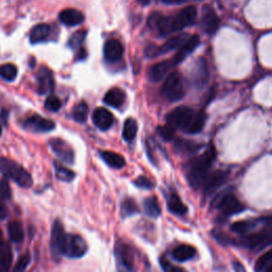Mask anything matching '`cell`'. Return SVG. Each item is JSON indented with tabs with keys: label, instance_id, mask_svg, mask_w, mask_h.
I'll list each match as a JSON object with an SVG mask.
<instances>
[{
	"label": "cell",
	"instance_id": "f35d334b",
	"mask_svg": "<svg viewBox=\"0 0 272 272\" xmlns=\"http://www.w3.org/2000/svg\"><path fill=\"white\" fill-rule=\"evenodd\" d=\"M160 265L164 272H187L184 268L172 265L165 256H162L160 259Z\"/></svg>",
	"mask_w": 272,
	"mask_h": 272
},
{
	"label": "cell",
	"instance_id": "8fae6325",
	"mask_svg": "<svg viewBox=\"0 0 272 272\" xmlns=\"http://www.w3.org/2000/svg\"><path fill=\"white\" fill-rule=\"evenodd\" d=\"M49 146L52 149L54 154L65 164H73L74 162V152L72 147L61 139H51L49 140Z\"/></svg>",
	"mask_w": 272,
	"mask_h": 272
},
{
	"label": "cell",
	"instance_id": "8d00e7d4",
	"mask_svg": "<svg viewBox=\"0 0 272 272\" xmlns=\"http://www.w3.org/2000/svg\"><path fill=\"white\" fill-rule=\"evenodd\" d=\"M272 263V249L268 250L256 261L254 269L256 272H263Z\"/></svg>",
	"mask_w": 272,
	"mask_h": 272
},
{
	"label": "cell",
	"instance_id": "bcb514c9",
	"mask_svg": "<svg viewBox=\"0 0 272 272\" xmlns=\"http://www.w3.org/2000/svg\"><path fill=\"white\" fill-rule=\"evenodd\" d=\"M163 3L168 4V5H176V4H182L187 2V0H162Z\"/></svg>",
	"mask_w": 272,
	"mask_h": 272
},
{
	"label": "cell",
	"instance_id": "5bb4252c",
	"mask_svg": "<svg viewBox=\"0 0 272 272\" xmlns=\"http://www.w3.org/2000/svg\"><path fill=\"white\" fill-rule=\"evenodd\" d=\"M37 81V92L40 94H46L52 92L54 88V78L52 71L46 67L43 66L36 73Z\"/></svg>",
	"mask_w": 272,
	"mask_h": 272
},
{
	"label": "cell",
	"instance_id": "9a60e30c",
	"mask_svg": "<svg viewBox=\"0 0 272 272\" xmlns=\"http://www.w3.org/2000/svg\"><path fill=\"white\" fill-rule=\"evenodd\" d=\"M104 59L110 63H116L124 54V46L120 41L116 38H111L104 44L103 48Z\"/></svg>",
	"mask_w": 272,
	"mask_h": 272
},
{
	"label": "cell",
	"instance_id": "4fadbf2b",
	"mask_svg": "<svg viewBox=\"0 0 272 272\" xmlns=\"http://www.w3.org/2000/svg\"><path fill=\"white\" fill-rule=\"evenodd\" d=\"M197 8L195 6H187L181 10L176 16H173L176 31H179V30H182L193 24L196 18H197Z\"/></svg>",
	"mask_w": 272,
	"mask_h": 272
},
{
	"label": "cell",
	"instance_id": "f546056e",
	"mask_svg": "<svg viewBox=\"0 0 272 272\" xmlns=\"http://www.w3.org/2000/svg\"><path fill=\"white\" fill-rule=\"evenodd\" d=\"M145 213L152 218H158L161 216L162 208L159 203V200L156 197H149L144 201Z\"/></svg>",
	"mask_w": 272,
	"mask_h": 272
},
{
	"label": "cell",
	"instance_id": "f1b7e54d",
	"mask_svg": "<svg viewBox=\"0 0 272 272\" xmlns=\"http://www.w3.org/2000/svg\"><path fill=\"white\" fill-rule=\"evenodd\" d=\"M8 232L10 235V238L14 243H22L25 237V232L23 224L17 221V220H13L8 224Z\"/></svg>",
	"mask_w": 272,
	"mask_h": 272
},
{
	"label": "cell",
	"instance_id": "7c38bea8",
	"mask_svg": "<svg viewBox=\"0 0 272 272\" xmlns=\"http://www.w3.org/2000/svg\"><path fill=\"white\" fill-rule=\"evenodd\" d=\"M24 127L31 132L46 133L53 130L55 128V124L50 119L41 117L40 115H33L25 120Z\"/></svg>",
	"mask_w": 272,
	"mask_h": 272
},
{
	"label": "cell",
	"instance_id": "44dd1931",
	"mask_svg": "<svg viewBox=\"0 0 272 272\" xmlns=\"http://www.w3.org/2000/svg\"><path fill=\"white\" fill-rule=\"evenodd\" d=\"M220 24L216 12L211 8H205L202 15V27L206 33H214Z\"/></svg>",
	"mask_w": 272,
	"mask_h": 272
},
{
	"label": "cell",
	"instance_id": "e0dca14e",
	"mask_svg": "<svg viewBox=\"0 0 272 272\" xmlns=\"http://www.w3.org/2000/svg\"><path fill=\"white\" fill-rule=\"evenodd\" d=\"M173 63L171 60L167 61H161L154 65H152L149 69V78L153 82H160L163 79L169 75V71L172 68Z\"/></svg>",
	"mask_w": 272,
	"mask_h": 272
},
{
	"label": "cell",
	"instance_id": "ffe728a7",
	"mask_svg": "<svg viewBox=\"0 0 272 272\" xmlns=\"http://www.w3.org/2000/svg\"><path fill=\"white\" fill-rule=\"evenodd\" d=\"M59 18L64 25L72 27L82 24L85 20V16L81 11L77 9H66L60 13Z\"/></svg>",
	"mask_w": 272,
	"mask_h": 272
},
{
	"label": "cell",
	"instance_id": "cb8c5ba5",
	"mask_svg": "<svg viewBox=\"0 0 272 272\" xmlns=\"http://www.w3.org/2000/svg\"><path fill=\"white\" fill-rule=\"evenodd\" d=\"M196 254H197V250L190 245H180L172 250L173 260L180 263H184L192 260Z\"/></svg>",
	"mask_w": 272,
	"mask_h": 272
},
{
	"label": "cell",
	"instance_id": "ba28073f",
	"mask_svg": "<svg viewBox=\"0 0 272 272\" xmlns=\"http://www.w3.org/2000/svg\"><path fill=\"white\" fill-rule=\"evenodd\" d=\"M87 244L84 238L77 234H66L64 245H63V255L69 259H80L87 252Z\"/></svg>",
	"mask_w": 272,
	"mask_h": 272
},
{
	"label": "cell",
	"instance_id": "d6986e66",
	"mask_svg": "<svg viewBox=\"0 0 272 272\" xmlns=\"http://www.w3.org/2000/svg\"><path fill=\"white\" fill-rule=\"evenodd\" d=\"M93 122L97 128L102 131H107L113 126L114 117L109 110L98 108L93 113Z\"/></svg>",
	"mask_w": 272,
	"mask_h": 272
},
{
	"label": "cell",
	"instance_id": "e575fe53",
	"mask_svg": "<svg viewBox=\"0 0 272 272\" xmlns=\"http://www.w3.org/2000/svg\"><path fill=\"white\" fill-rule=\"evenodd\" d=\"M139 211H140V208L138 206V203L135 202V200H133L131 198H127L126 200L123 201V203H122V216H123V218L133 216L135 214H138Z\"/></svg>",
	"mask_w": 272,
	"mask_h": 272
},
{
	"label": "cell",
	"instance_id": "ab89813d",
	"mask_svg": "<svg viewBox=\"0 0 272 272\" xmlns=\"http://www.w3.org/2000/svg\"><path fill=\"white\" fill-rule=\"evenodd\" d=\"M30 262H31V255H30L29 252H27L17 261V264L15 265L13 269V272H25Z\"/></svg>",
	"mask_w": 272,
	"mask_h": 272
},
{
	"label": "cell",
	"instance_id": "277c9868",
	"mask_svg": "<svg viewBox=\"0 0 272 272\" xmlns=\"http://www.w3.org/2000/svg\"><path fill=\"white\" fill-rule=\"evenodd\" d=\"M114 254L118 272H135V253L129 244L118 240L114 248Z\"/></svg>",
	"mask_w": 272,
	"mask_h": 272
},
{
	"label": "cell",
	"instance_id": "52a82bcc",
	"mask_svg": "<svg viewBox=\"0 0 272 272\" xmlns=\"http://www.w3.org/2000/svg\"><path fill=\"white\" fill-rule=\"evenodd\" d=\"M213 204L225 217H231L233 215L239 214L246 209V206L241 203L234 195L224 193L223 196L218 197Z\"/></svg>",
	"mask_w": 272,
	"mask_h": 272
},
{
	"label": "cell",
	"instance_id": "83f0119b",
	"mask_svg": "<svg viewBox=\"0 0 272 272\" xmlns=\"http://www.w3.org/2000/svg\"><path fill=\"white\" fill-rule=\"evenodd\" d=\"M167 206L172 214L181 215V216L185 215L188 210L187 206L182 201H181L180 197L177 193H171L170 196H168Z\"/></svg>",
	"mask_w": 272,
	"mask_h": 272
},
{
	"label": "cell",
	"instance_id": "5b68a950",
	"mask_svg": "<svg viewBox=\"0 0 272 272\" xmlns=\"http://www.w3.org/2000/svg\"><path fill=\"white\" fill-rule=\"evenodd\" d=\"M163 97L170 102H176L182 99L185 95V86L183 78L178 72L169 73L162 86Z\"/></svg>",
	"mask_w": 272,
	"mask_h": 272
},
{
	"label": "cell",
	"instance_id": "6da1fadb",
	"mask_svg": "<svg viewBox=\"0 0 272 272\" xmlns=\"http://www.w3.org/2000/svg\"><path fill=\"white\" fill-rule=\"evenodd\" d=\"M205 114L195 112L188 107H178L167 116V124L172 128L183 130L188 134H197L201 132L205 125Z\"/></svg>",
	"mask_w": 272,
	"mask_h": 272
},
{
	"label": "cell",
	"instance_id": "8992f818",
	"mask_svg": "<svg viewBox=\"0 0 272 272\" xmlns=\"http://www.w3.org/2000/svg\"><path fill=\"white\" fill-rule=\"evenodd\" d=\"M240 245L251 250H262L272 245V224L243 236L240 239Z\"/></svg>",
	"mask_w": 272,
	"mask_h": 272
},
{
	"label": "cell",
	"instance_id": "ac0fdd59",
	"mask_svg": "<svg viewBox=\"0 0 272 272\" xmlns=\"http://www.w3.org/2000/svg\"><path fill=\"white\" fill-rule=\"evenodd\" d=\"M200 43V38L198 35H192L189 36V38L184 43V45L182 47H181L178 52L176 53L174 57L171 60L173 65H177L179 63H181L182 61L191 53L195 51V49L198 47V45Z\"/></svg>",
	"mask_w": 272,
	"mask_h": 272
},
{
	"label": "cell",
	"instance_id": "7a4b0ae2",
	"mask_svg": "<svg viewBox=\"0 0 272 272\" xmlns=\"http://www.w3.org/2000/svg\"><path fill=\"white\" fill-rule=\"evenodd\" d=\"M215 157L216 151L213 147H210L200 157L190 161L187 167V181L192 188L198 189L203 186Z\"/></svg>",
	"mask_w": 272,
	"mask_h": 272
},
{
	"label": "cell",
	"instance_id": "4dcf8cb0",
	"mask_svg": "<svg viewBox=\"0 0 272 272\" xmlns=\"http://www.w3.org/2000/svg\"><path fill=\"white\" fill-rule=\"evenodd\" d=\"M136 134H138V123L133 118H128L125 124H124V129H123V136L127 142H132Z\"/></svg>",
	"mask_w": 272,
	"mask_h": 272
},
{
	"label": "cell",
	"instance_id": "3957f363",
	"mask_svg": "<svg viewBox=\"0 0 272 272\" xmlns=\"http://www.w3.org/2000/svg\"><path fill=\"white\" fill-rule=\"evenodd\" d=\"M0 173L24 188L32 185V177L23 166L8 158L0 157Z\"/></svg>",
	"mask_w": 272,
	"mask_h": 272
},
{
	"label": "cell",
	"instance_id": "603a6c76",
	"mask_svg": "<svg viewBox=\"0 0 272 272\" xmlns=\"http://www.w3.org/2000/svg\"><path fill=\"white\" fill-rule=\"evenodd\" d=\"M126 100V94L123 89H120L118 87H113L111 88L109 92L104 95L103 101L105 104L110 105L112 108H120L124 104Z\"/></svg>",
	"mask_w": 272,
	"mask_h": 272
},
{
	"label": "cell",
	"instance_id": "74e56055",
	"mask_svg": "<svg viewBox=\"0 0 272 272\" xmlns=\"http://www.w3.org/2000/svg\"><path fill=\"white\" fill-rule=\"evenodd\" d=\"M12 191H11V186L9 184L8 179H4L2 182H0V202L8 201L11 199Z\"/></svg>",
	"mask_w": 272,
	"mask_h": 272
},
{
	"label": "cell",
	"instance_id": "7dc6e473",
	"mask_svg": "<svg viewBox=\"0 0 272 272\" xmlns=\"http://www.w3.org/2000/svg\"><path fill=\"white\" fill-rule=\"evenodd\" d=\"M264 272H272V263L264 270Z\"/></svg>",
	"mask_w": 272,
	"mask_h": 272
},
{
	"label": "cell",
	"instance_id": "30bf717a",
	"mask_svg": "<svg viewBox=\"0 0 272 272\" xmlns=\"http://www.w3.org/2000/svg\"><path fill=\"white\" fill-rule=\"evenodd\" d=\"M270 224H272V217H263V218L237 221L231 225V230L243 237L251 233H254L258 230L264 228V226Z\"/></svg>",
	"mask_w": 272,
	"mask_h": 272
},
{
	"label": "cell",
	"instance_id": "f6af8a7d",
	"mask_svg": "<svg viewBox=\"0 0 272 272\" xmlns=\"http://www.w3.org/2000/svg\"><path fill=\"white\" fill-rule=\"evenodd\" d=\"M232 264H233V268H234L235 272H247L246 268L243 266V264H240L239 262L234 261Z\"/></svg>",
	"mask_w": 272,
	"mask_h": 272
},
{
	"label": "cell",
	"instance_id": "4316f807",
	"mask_svg": "<svg viewBox=\"0 0 272 272\" xmlns=\"http://www.w3.org/2000/svg\"><path fill=\"white\" fill-rule=\"evenodd\" d=\"M101 158L107 163L110 167L115 169H120L126 166V160L123 156L112 152V151H101Z\"/></svg>",
	"mask_w": 272,
	"mask_h": 272
},
{
	"label": "cell",
	"instance_id": "7402d4cb",
	"mask_svg": "<svg viewBox=\"0 0 272 272\" xmlns=\"http://www.w3.org/2000/svg\"><path fill=\"white\" fill-rule=\"evenodd\" d=\"M12 260L11 247L3 239V233L0 232V272H9Z\"/></svg>",
	"mask_w": 272,
	"mask_h": 272
},
{
	"label": "cell",
	"instance_id": "d590c367",
	"mask_svg": "<svg viewBox=\"0 0 272 272\" xmlns=\"http://www.w3.org/2000/svg\"><path fill=\"white\" fill-rule=\"evenodd\" d=\"M55 166V174H56V178L60 180V181H63V182H71V181L74 179L75 177V173L68 169L67 167H64V166L62 165H59V164H54Z\"/></svg>",
	"mask_w": 272,
	"mask_h": 272
},
{
	"label": "cell",
	"instance_id": "b9f144b4",
	"mask_svg": "<svg viewBox=\"0 0 272 272\" xmlns=\"http://www.w3.org/2000/svg\"><path fill=\"white\" fill-rule=\"evenodd\" d=\"M159 133L165 141H171L174 136V128L167 124L159 128Z\"/></svg>",
	"mask_w": 272,
	"mask_h": 272
},
{
	"label": "cell",
	"instance_id": "9c48e42d",
	"mask_svg": "<svg viewBox=\"0 0 272 272\" xmlns=\"http://www.w3.org/2000/svg\"><path fill=\"white\" fill-rule=\"evenodd\" d=\"M65 236L66 234L62 222L60 220L54 221L50 234V250L52 258L55 262L61 260V258L63 256V245H64Z\"/></svg>",
	"mask_w": 272,
	"mask_h": 272
},
{
	"label": "cell",
	"instance_id": "60d3db41",
	"mask_svg": "<svg viewBox=\"0 0 272 272\" xmlns=\"http://www.w3.org/2000/svg\"><path fill=\"white\" fill-rule=\"evenodd\" d=\"M45 108L50 112H57L61 109V101L54 95H51L45 100Z\"/></svg>",
	"mask_w": 272,
	"mask_h": 272
},
{
	"label": "cell",
	"instance_id": "7bdbcfd3",
	"mask_svg": "<svg viewBox=\"0 0 272 272\" xmlns=\"http://www.w3.org/2000/svg\"><path fill=\"white\" fill-rule=\"evenodd\" d=\"M134 185L138 186L139 188L143 189H152L153 188V183L147 178V177H139L134 181Z\"/></svg>",
	"mask_w": 272,
	"mask_h": 272
},
{
	"label": "cell",
	"instance_id": "484cf974",
	"mask_svg": "<svg viewBox=\"0 0 272 272\" xmlns=\"http://www.w3.org/2000/svg\"><path fill=\"white\" fill-rule=\"evenodd\" d=\"M189 38L188 34H180V35H176L171 38H169L168 41H166V43L163 45V46L159 47L160 50V54L162 53H167L170 52L174 49H180L181 47L183 46L184 43Z\"/></svg>",
	"mask_w": 272,
	"mask_h": 272
},
{
	"label": "cell",
	"instance_id": "d4e9b609",
	"mask_svg": "<svg viewBox=\"0 0 272 272\" xmlns=\"http://www.w3.org/2000/svg\"><path fill=\"white\" fill-rule=\"evenodd\" d=\"M50 27L46 24H38L34 26L30 31L29 38L31 44H38L46 41L50 34Z\"/></svg>",
	"mask_w": 272,
	"mask_h": 272
},
{
	"label": "cell",
	"instance_id": "1f68e13d",
	"mask_svg": "<svg viewBox=\"0 0 272 272\" xmlns=\"http://www.w3.org/2000/svg\"><path fill=\"white\" fill-rule=\"evenodd\" d=\"M87 115H88V107L84 101L78 103L72 110L73 119L75 120V122H78L80 124H83L86 122Z\"/></svg>",
	"mask_w": 272,
	"mask_h": 272
},
{
	"label": "cell",
	"instance_id": "836d02e7",
	"mask_svg": "<svg viewBox=\"0 0 272 272\" xmlns=\"http://www.w3.org/2000/svg\"><path fill=\"white\" fill-rule=\"evenodd\" d=\"M86 34H87V32L85 31V30H79V31L74 32L69 37L68 47L70 49H73V50H80L81 49V46H82V44L85 41Z\"/></svg>",
	"mask_w": 272,
	"mask_h": 272
},
{
	"label": "cell",
	"instance_id": "ee69618b",
	"mask_svg": "<svg viewBox=\"0 0 272 272\" xmlns=\"http://www.w3.org/2000/svg\"><path fill=\"white\" fill-rule=\"evenodd\" d=\"M9 215V211L7 206L3 203L0 202V220H5Z\"/></svg>",
	"mask_w": 272,
	"mask_h": 272
},
{
	"label": "cell",
	"instance_id": "c3c4849f",
	"mask_svg": "<svg viewBox=\"0 0 272 272\" xmlns=\"http://www.w3.org/2000/svg\"><path fill=\"white\" fill-rule=\"evenodd\" d=\"M3 134V127H2V124H0V136H2Z\"/></svg>",
	"mask_w": 272,
	"mask_h": 272
},
{
	"label": "cell",
	"instance_id": "2e32d148",
	"mask_svg": "<svg viewBox=\"0 0 272 272\" xmlns=\"http://www.w3.org/2000/svg\"><path fill=\"white\" fill-rule=\"evenodd\" d=\"M226 179H228V172H225L223 170H217L209 173L203 184L204 193L209 195L211 192H214L225 182Z\"/></svg>",
	"mask_w": 272,
	"mask_h": 272
},
{
	"label": "cell",
	"instance_id": "d6a6232c",
	"mask_svg": "<svg viewBox=\"0 0 272 272\" xmlns=\"http://www.w3.org/2000/svg\"><path fill=\"white\" fill-rule=\"evenodd\" d=\"M0 77L9 82L14 81L17 77V67L11 63L2 65L0 66Z\"/></svg>",
	"mask_w": 272,
	"mask_h": 272
}]
</instances>
